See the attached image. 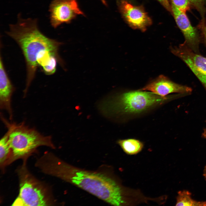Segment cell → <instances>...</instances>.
Segmentation results:
<instances>
[{"label":"cell","mask_w":206,"mask_h":206,"mask_svg":"<svg viewBox=\"0 0 206 206\" xmlns=\"http://www.w3.org/2000/svg\"><path fill=\"white\" fill-rule=\"evenodd\" d=\"M100 0L101 1V2H103L104 1V0Z\"/></svg>","instance_id":"cell-21"},{"label":"cell","mask_w":206,"mask_h":206,"mask_svg":"<svg viewBox=\"0 0 206 206\" xmlns=\"http://www.w3.org/2000/svg\"><path fill=\"white\" fill-rule=\"evenodd\" d=\"M171 7L176 23L184 37V42L195 52L200 54L199 45L201 39L198 30L192 25L185 13L179 10L172 3Z\"/></svg>","instance_id":"cell-8"},{"label":"cell","mask_w":206,"mask_h":206,"mask_svg":"<svg viewBox=\"0 0 206 206\" xmlns=\"http://www.w3.org/2000/svg\"><path fill=\"white\" fill-rule=\"evenodd\" d=\"M139 90L149 91L162 96L173 93H188L192 90L191 88L175 83L163 75L159 76Z\"/></svg>","instance_id":"cell-9"},{"label":"cell","mask_w":206,"mask_h":206,"mask_svg":"<svg viewBox=\"0 0 206 206\" xmlns=\"http://www.w3.org/2000/svg\"><path fill=\"white\" fill-rule=\"evenodd\" d=\"M191 194L186 190L180 191L177 197L176 206H206V201H199L191 198Z\"/></svg>","instance_id":"cell-14"},{"label":"cell","mask_w":206,"mask_h":206,"mask_svg":"<svg viewBox=\"0 0 206 206\" xmlns=\"http://www.w3.org/2000/svg\"><path fill=\"white\" fill-rule=\"evenodd\" d=\"M49 11L50 24L54 28L69 23L78 15H84L76 0H53Z\"/></svg>","instance_id":"cell-6"},{"label":"cell","mask_w":206,"mask_h":206,"mask_svg":"<svg viewBox=\"0 0 206 206\" xmlns=\"http://www.w3.org/2000/svg\"><path fill=\"white\" fill-rule=\"evenodd\" d=\"M27 159L17 169L19 184L18 197L13 205L53 206L56 201L50 188L36 179L26 165Z\"/></svg>","instance_id":"cell-5"},{"label":"cell","mask_w":206,"mask_h":206,"mask_svg":"<svg viewBox=\"0 0 206 206\" xmlns=\"http://www.w3.org/2000/svg\"><path fill=\"white\" fill-rule=\"evenodd\" d=\"M169 99L166 96L139 90L107 96L100 102L98 107L104 116L111 119L140 114L162 104Z\"/></svg>","instance_id":"cell-3"},{"label":"cell","mask_w":206,"mask_h":206,"mask_svg":"<svg viewBox=\"0 0 206 206\" xmlns=\"http://www.w3.org/2000/svg\"><path fill=\"white\" fill-rule=\"evenodd\" d=\"M121 9L126 19L133 28L144 31L151 23L147 14L140 7L123 1L121 4Z\"/></svg>","instance_id":"cell-10"},{"label":"cell","mask_w":206,"mask_h":206,"mask_svg":"<svg viewBox=\"0 0 206 206\" xmlns=\"http://www.w3.org/2000/svg\"><path fill=\"white\" fill-rule=\"evenodd\" d=\"M170 49L186 64L206 89V58L195 52L185 42L171 46Z\"/></svg>","instance_id":"cell-7"},{"label":"cell","mask_w":206,"mask_h":206,"mask_svg":"<svg viewBox=\"0 0 206 206\" xmlns=\"http://www.w3.org/2000/svg\"><path fill=\"white\" fill-rule=\"evenodd\" d=\"M117 143L125 153L129 155L138 153L142 150L144 146L142 142L134 138L119 139L117 141Z\"/></svg>","instance_id":"cell-12"},{"label":"cell","mask_w":206,"mask_h":206,"mask_svg":"<svg viewBox=\"0 0 206 206\" xmlns=\"http://www.w3.org/2000/svg\"><path fill=\"white\" fill-rule=\"evenodd\" d=\"M43 170L44 174L72 183L112 205L125 203L120 186L105 174L74 167L54 154L46 159Z\"/></svg>","instance_id":"cell-2"},{"label":"cell","mask_w":206,"mask_h":206,"mask_svg":"<svg viewBox=\"0 0 206 206\" xmlns=\"http://www.w3.org/2000/svg\"><path fill=\"white\" fill-rule=\"evenodd\" d=\"M199 12L202 18L205 17L206 13V0H188Z\"/></svg>","instance_id":"cell-15"},{"label":"cell","mask_w":206,"mask_h":206,"mask_svg":"<svg viewBox=\"0 0 206 206\" xmlns=\"http://www.w3.org/2000/svg\"><path fill=\"white\" fill-rule=\"evenodd\" d=\"M198 27L201 32V38L206 47V17L202 18Z\"/></svg>","instance_id":"cell-17"},{"label":"cell","mask_w":206,"mask_h":206,"mask_svg":"<svg viewBox=\"0 0 206 206\" xmlns=\"http://www.w3.org/2000/svg\"><path fill=\"white\" fill-rule=\"evenodd\" d=\"M203 176L205 179L206 180V165L205 166L204 169V170Z\"/></svg>","instance_id":"cell-19"},{"label":"cell","mask_w":206,"mask_h":206,"mask_svg":"<svg viewBox=\"0 0 206 206\" xmlns=\"http://www.w3.org/2000/svg\"><path fill=\"white\" fill-rule=\"evenodd\" d=\"M172 3L179 10L185 13L189 10L191 4L188 0H171Z\"/></svg>","instance_id":"cell-16"},{"label":"cell","mask_w":206,"mask_h":206,"mask_svg":"<svg viewBox=\"0 0 206 206\" xmlns=\"http://www.w3.org/2000/svg\"><path fill=\"white\" fill-rule=\"evenodd\" d=\"M163 6L169 11H172L171 7V6L168 0H158Z\"/></svg>","instance_id":"cell-18"},{"label":"cell","mask_w":206,"mask_h":206,"mask_svg":"<svg viewBox=\"0 0 206 206\" xmlns=\"http://www.w3.org/2000/svg\"><path fill=\"white\" fill-rule=\"evenodd\" d=\"M9 129L1 139L0 141V165L1 168L6 165L11 154V149L9 142Z\"/></svg>","instance_id":"cell-13"},{"label":"cell","mask_w":206,"mask_h":206,"mask_svg":"<svg viewBox=\"0 0 206 206\" xmlns=\"http://www.w3.org/2000/svg\"><path fill=\"white\" fill-rule=\"evenodd\" d=\"M1 117L10 131L9 142L11 152L6 165L19 159H27L39 146L55 149L51 136L42 135L35 129L26 125L24 122L10 123L3 116Z\"/></svg>","instance_id":"cell-4"},{"label":"cell","mask_w":206,"mask_h":206,"mask_svg":"<svg viewBox=\"0 0 206 206\" xmlns=\"http://www.w3.org/2000/svg\"><path fill=\"white\" fill-rule=\"evenodd\" d=\"M203 137L206 138V128L204 129V132L203 134Z\"/></svg>","instance_id":"cell-20"},{"label":"cell","mask_w":206,"mask_h":206,"mask_svg":"<svg viewBox=\"0 0 206 206\" xmlns=\"http://www.w3.org/2000/svg\"><path fill=\"white\" fill-rule=\"evenodd\" d=\"M36 19L22 18L17 16V23L9 25L7 34L15 41L24 56L26 67L25 88L26 95L35 76L38 66L41 67L52 58L55 57L58 63L65 68V63L59 53L61 42L51 39L39 29Z\"/></svg>","instance_id":"cell-1"},{"label":"cell","mask_w":206,"mask_h":206,"mask_svg":"<svg viewBox=\"0 0 206 206\" xmlns=\"http://www.w3.org/2000/svg\"><path fill=\"white\" fill-rule=\"evenodd\" d=\"M15 89L5 69L2 58H0V108L6 110L9 114V119L13 118L11 106V97Z\"/></svg>","instance_id":"cell-11"}]
</instances>
